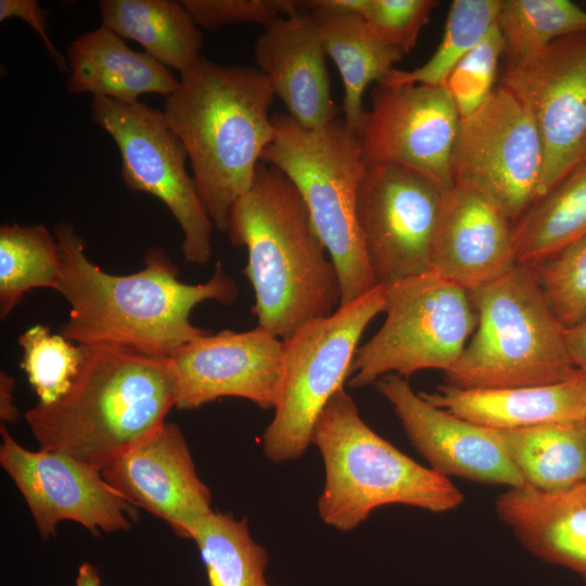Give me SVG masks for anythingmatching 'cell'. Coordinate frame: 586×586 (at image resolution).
Returning a JSON list of instances; mask_svg holds the SVG:
<instances>
[{
    "instance_id": "1",
    "label": "cell",
    "mask_w": 586,
    "mask_h": 586,
    "mask_svg": "<svg viewBox=\"0 0 586 586\" xmlns=\"http://www.w3.org/2000/svg\"><path fill=\"white\" fill-rule=\"evenodd\" d=\"M54 234L62 258L56 292L71 306L61 334L76 344L170 358L207 333L190 320L195 306L206 301L230 305L238 297V286L220 262L207 281L189 284L179 279V269L163 249L151 247L144 268L113 275L89 260L84 240L71 224L59 222Z\"/></svg>"
},
{
    "instance_id": "2",
    "label": "cell",
    "mask_w": 586,
    "mask_h": 586,
    "mask_svg": "<svg viewBox=\"0 0 586 586\" xmlns=\"http://www.w3.org/2000/svg\"><path fill=\"white\" fill-rule=\"evenodd\" d=\"M226 232L233 245L246 247L244 275L254 291L258 327L284 341L340 307L337 270L304 199L276 167L259 163Z\"/></svg>"
},
{
    "instance_id": "3",
    "label": "cell",
    "mask_w": 586,
    "mask_h": 586,
    "mask_svg": "<svg viewBox=\"0 0 586 586\" xmlns=\"http://www.w3.org/2000/svg\"><path fill=\"white\" fill-rule=\"evenodd\" d=\"M273 97L257 68L202 56L165 98L166 122L182 142L201 200L221 232L273 139Z\"/></svg>"
},
{
    "instance_id": "4",
    "label": "cell",
    "mask_w": 586,
    "mask_h": 586,
    "mask_svg": "<svg viewBox=\"0 0 586 586\" xmlns=\"http://www.w3.org/2000/svg\"><path fill=\"white\" fill-rule=\"evenodd\" d=\"M84 357L68 390L25 412L40 449L102 471L164 422L176 406L169 358L106 345H81Z\"/></svg>"
},
{
    "instance_id": "5",
    "label": "cell",
    "mask_w": 586,
    "mask_h": 586,
    "mask_svg": "<svg viewBox=\"0 0 586 586\" xmlns=\"http://www.w3.org/2000/svg\"><path fill=\"white\" fill-rule=\"evenodd\" d=\"M313 444L321 453L326 472L318 512L336 530L356 528L384 505L445 512L463 501L448 476L419 464L371 430L345 388L319 416Z\"/></svg>"
},
{
    "instance_id": "6",
    "label": "cell",
    "mask_w": 586,
    "mask_h": 586,
    "mask_svg": "<svg viewBox=\"0 0 586 586\" xmlns=\"http://www.w3.org/2000/svg\"><path fill=\"white\" fill-rule=\"evenodd\" d=\"M477 316L472 339L448 385L504 388L559 383L576 377L565 340L533 265L515 264L504 276L469 291Z\"/></svg>"
},
{
    "instance_id": "7",
    "label": "cell",
    "mask_w": 586,
    "mask_h": 586,
    "mask_svg": "<svg viewBox=\"0 0 586 586\" xmlns=\"http://www.w3.org/2000/svg\"><path fill=\"white\" fill-rule=\"evenodd\" d=\"M273 139L262 162L282 171L296 187L340 278L341 305L370 292L375 283L356 214L366 168L359 137L336 118L307 129L289 114L272 116Z\"/></svg>"
},
{
    "instance_id": "8",
    "label": "cell",
    "mask_w": 586,
    "mask_h": 586,
    "mask_svg": "<svg viewBox=\"0 0 586 586\" xmlns=\"http://www.w3.org/2000/svg\"><path fill=\"white\" fill-rule=\"evenodd\" d=\"M385 286V320L358 347L348 385L360 388L395 373L405 379L425 369L450 370L477 324L469 292L426 272Z\"/></svg>"
},
{
    "instance_id": "9",
    "label": "cell",
    "mask_w": 586,
    "mask_h": 586,
    "mask_svg": "<svg viewBox=\"0 0 586 586\" xmlns=\"http://www.w3.org/2000/svg\"><path fill=\"white\" fill-rule=\"evenodd\" d=\"M384 306L385 286L378 284L283 341L282 391L263 436L268 459H297L313 443L319 416L333 395L344 388L361 335Z\"/></svg>"
},
{
    "instance_id": "10",
    "label": "cell",
    "mask_w": 586,
    "mask_h": 586,
    "mask_svg": "<svg viewBox=\"0 0 586 586\" xmlns=\"http://www.w3.org/2000/svg\"><path fill=\"white\" fill-rule=\"evenodd\" d=\"M90 107L93 122L119 150L126 188L162 201L182 231L186 262L206 265L212 256L214 225L187 170V151L163 111L141 101L123 103L103 97H93Z\"/></svg>"
},
{
    "instance_id": "11",
    "label": "cell",
    "mask_w": 586,
    "mask_h": 586,
    "mask_svg": "<svg viewBox=\"0 0 586 586\" xmlns=\"http://www.w3.org/2000/svg\"><path fill=\"white\" fill-rule=\"evenodd\" d=\"M543 146L524 104L499 85L460 118L453 150L454 183L473 189L515 224L538 200Z\"/></svg>"
},
{
    "instance_id": "12",
    "label": "cell",
    "mask_w": 586,
    "mask_h": 586,
    "mask_svg": "<svg viewBox=\"0 0 586 586\" xmlns=\"http://www.w3.org/2000/svg\"><path fill=\"white\" fill-rule=\"evenodd\" d=\"M500 85L524 104L538 131L544 155L539 200L586 166V30L507 64Z\"/></svg>"
},
{
    "instance_id": "13",
    "label": "cell",
    "mask_w": 586,
    "mask_h": 586,
    "mask_svg": "<svg viewBox=\"0 0 586 586\" xmlns=\"http://www.w3.org/2000/svg\"><path fill=\"white\" fill-rule=\"evenodd\" d=\"M442 192L404 167L366 163L357 222L377 284L431 271V243Z\"/></svg>"
},
{
    "instance_id": "14",
    "label": "cell",
    "mask_w": 586,
    "mask_h": 586,
    "mask_svg": "<svg viewBox=\"0 0 586 586\" xmlns=\"http://www.w3.org/2000/svg\"><path fill=\"white\" fill-rule=\"evenodd\" d=\"M460 116L444 86L377 85L359 133L366 163L407 168L442 193L451 189Z\"/></svg>"
},
{
    "instance_id": "15",
    "label": "cell",
    "mask_w": 586,
    "mask_h": 586,
    "mask_svg": "<svg viewBox=\"0 0 586 586\" xmlns=\"http://www.w3.org/2000/svg\"><path fill=\"white\" fill-rule=\"evenodd\" d=\"M0 463L25 499L42 538L56 535L63 521H74L93 535L131 527L137 512L113 489L101 471L64 454L29 450L1 424Z\"/></svg>"
},
{
    "instance_id": "16",
    "label": "cell",
    "mask_w": 586,
    "mask_h": 586,
    "mask_svg": "<svg viewBox=\"0 0 586 586\" xmlns=\"http://www.w3.org/2000/svg\"><path fill=\"white\" fill-rule=\"evenodd\" d=\"M283 341L267 330H222L180 347L169 359L176 379V408L194 409L220 397L276 408L283 385Z\"/></svg>"
},
{
    "instance_id": "17",
    "label": "cell",
    "mask_w": 586,
    "mask_h": 586,
    "mask_svg": "<svg viewBox=\"0 0 586 586\" xmlns=\"http://www.w3.org/2000/svg\"><path fill=\"white\" fill-rule=\"evenodd\" d=\"M107 484L135 507L164 520L191 539L195 523L212 512V494L195 469L189 446L173 422L111 460L101 471Z\"/></svg>"
},
{
    "instance_id": "18",
    "label": "cell",
    "mask_w": 586,
    "mask_h": 586,
    "mask_svg": "<svg viewBox=\"0 0 586 586\" xmlns=\"http://www.w3.org/2000/svg\"><path fill=\"white\" fill-rule=\"evenodd\" d=\"M374 384L432 469L480 483L525 485L494 430L431 405L398 374H385Z\"/></svg>"
},
{
    "instance_id": "19",
    "label": "cell",
    "mask_w": 586,
    "mask_h": 586,
    "mask_svg": "<svg viewBox=\"0 0 586 586\" xmlns=\"http://www.w3.org/2000/svg\"><path fill=\"white\" fill-rule=\"evenodd\" d=\"M512 222L480 192L455 184L442 193L431 243V272L472 291L517 264Z\"/></svg>"
},
{
    "instance_id": "20",
    "label": "cell",
    "mask_w": 586,
    "mask_h": 586,
    "mask_svg": "<svg viewBox=\"0 0 586 586\" xmlns=\"http://www.w3.org/2000/svg\"><path fill=\"white\" fill-rule=\"evenodd\" d=\"M254 59L288 114L307 129L339 118L316 24L308 12L281 16L256 38Z\"/></svg>"
},
{
    "instance_id": "21",
    "label": "cell",
    "mask_w": 586,
    "mask_h": 586,
    "mask_svg": "<svg viewBox=\"0 0 586 586\" xmlns=\"http://www.w3.org/2000/svg\"><path fill=\"white\" fill-rule=\"evenodd\" d=\"M419 394L437 408L496 431L582 423L586 416V378L582 372L546 385L460 388L445 384L433 393Z\"/></svg>"
},
{
    "instance_id": "22",
    "label": "cell",
    "mask_w": 586,
    "mask_h": 586,
    "mask_svg": "<svg viewBox=\"0 0 586 586\" xmlns=\"http://www.w3.org/2000/svg\"><path fill=\"white\" fill-rule=\"evenodd\" d=\"M495 509L527 550L586 582V482L558 493L510 487Z\"/></svg>"
},
{
    "instance_id": "23",
    "label": "cell",
    "mask_w": 586,
    "mask_h": 586,
    "mask_svg": "<svg viewBox=\"0 0 586 586\" xmlns=\"http://www.w3.org/2000/svg\"><path fill=\"white\" fill-rule=\"evenodd\" d=\"M66 89L123 103L148 93L170 95L179 80L170 68L143 52L131 50L111 29L100 26L75 38L67 48Z\"/></svg>"
},
{
    "instance_id": "24",
    "label": "cell",
    "mask_w": 586,
    "mask_h": 586,
    "mask_svg": "<svg viewBox=\"0 0 586 586\" xmlns=\"http://www.w3.org/2000/svg\"><path fill=\"white\" fill-rule=\"evenodd\" d=\"M326 55L336 65L343 82L342 112L345 124L358 136L364 127V93L380 85L405 53L382 41L357 15L328 11L308 12Z\"/></svg>"
},
{
    "instance_id": "25",
    "label": "cell",
    "mask_w": 586,
    "mask_h": 586,
    "mask_svg": "<svg viewBox=\"0 0 586 586\" xmlns=\"http://www.w3.org/2000/svg\"><path fill=\"white\" fill-rule=\"evenodd\" d=\"M102 26L180 74L202 58L203 34L181 1L101 0Z\"/></svg>"
},
{
    "instance_id": "26",
    "label": "cell",
    "mask_w": 586,
    "mask_h": 586,
    "mask_svg": "<svg viewBox=\"0 0 586 586\" xmlns=\"http://www.w3.org/2000/svg\"><path fill=\"white\" fill-rule=\"evenodd\" d=\"M525 485L545 493L586 482V431L581 422L496 431Z\"/></svg>"
},
{
    "instance_id": "27",
    "label": "cell",
    "mask_w": 586,
    "mask_h": 586,
    "mask_svg": "<svg viewBox=\"0 0 586 586\" xmlns=\"http://www.w3.org/2000/svg\"><path fill=\"white\" fill-rule=\"evenodd\" d=\"M586 237V166L566 176L512 226L517 264L536 265Z\"/></svg>"
},
{
    "instance_id": "28",
    "label": "cell",
    "mask_w": 586,
    "mask_h": 586,
    "mask_svg": "<svg viewBox=\"0 0 586 586\" xmlns=\"http://www.w3.org/2000/svg\"><path fill=\"white\" fill-rule=\"evenodd\" d=\"M61 250L43 225L0 227V318H7L36 288L58 291Z\"/></svg>"
},
{
    "instance_id": "29",
    "label": "cell",
    "mask_w": 586,
    "mask_h": 586,
    "mask_svg": "<svg viewBox=\"0 0 586 586\" xmlns=\"http://www.w3.org/2000/svg\"><path fill=\"white\" fill-rule=\"evenodd\" d=\"M205 564L209 586H268L266 550L256 544L246 519L209 512L191 531Z\"/></svg>"
},
{
    "instance_id": "30",
    "label": "cell",
    "mask_w": 586,
    "mask_h": 586,
    "mask_svg": "<svg viewBox=\"0 0 586 586\" xmlns=\"http://www.w3.org/2000/svg\"><path fill=\"white\" fill-rule=\"evenodd\" d=\"M496 24L508 64H515L561 37L586 30V11L568 0H500Z\"/></svg>"
},
{
    "instance_id": "31",
    "label": "cell",
    "mask_w": 586,
    "mask_h": 586,
    "mask_svg": "<svg viewBox=\"0 0 586 586\" xmlns=\"http://www.w3.org/2000/svg\"><path fill=\"white\" fill-rule=\"evenodd\" d=\"M500 0H455L441 43L432 56L412 71L392 69L382 86L424 84L444 86L459 61L495 25Z\"/></svg>"
},
{
    "instance_id": "32",
    "label": "cell",
    "mask_w": 586,
    "mask_h": 586,
    "mask_svg": "<svg viewBox=\"0 0 586 586\" xmlns=\"http://www.w3.org/2000/svg\"><path fill=\"white\" fill-rule=\"evenodd\" d=\"M75 344L42 324L33 326L18 336L23 351L21 368L40 404H52L71 388L84 357L82 346Z\"/></svg>"
},
{
    "instance_id": "33",
    "label": "cell",
    "mask_w": 586,
    "mask_h": 586,
    "mask_svg": "<svg viewBox=\"0 0 586 586\" xmlns=\"http://www.w3.org/2000/svg\"><path fill=\"white\" fill-rule=\"evenodd\" d=\"M533 266L560 323H586V237Z\"/></svg>"
},
{
    "instance_id": "34",
    "label": "cell",
    "mask_w": 586,
    "mask_h": 586,
    "mask_svg": "<svg viewBox=\"0 0 586 586\" xmlns=\"http://www.w3.org/2000/svg\"><path fill=\"white\" fill-rule=\"evenodd\" d=\"M504 52V38L495 23L450 72L445 87L460 118L474 113L494 91L498 62Z\"/></svg>"
},
{
    "instance_id": "35",
    "label": "cell",
    "mask_w": 586,
    "mask_h": 586,
    "mask_svg": "<svg viewBox=\"0 0 586 586\" xmlns=\"http://www.w3.org/2000/svg\"><path fill=\"white\" fill-rule=\"evenodd\" d=\"M438 3L435 0H368L362 18L382 41L406 54L416 46Z\"/></svg>"
},
{
    "instance_id": "36",
    "label": "cell",
    "mask_w": 586,
    "mask_h": 586,
    "mask_svg": "<svg viewBox=\"0 0 586 586\" xmlns=\"http://www.w3.org/2000/svg\"><path fill=\"white\" fill-rule=\"evenodd\" d=\"M200 28L217 31L233 24L254 23L266 27L290 13L289 0H181Z\"/></svg>"
},
{
    "instance_id": "37",
    "label": "cell",
    "mask_w": 586,
    "mask_h": 586,
    "mask_svg": "<svg viewBox=\"0 0 586 586\" xmlns=\"http://www.w3.org/2000/svg\"><path fill=\"white\" fill-rule=\"evenodd\" d=\"M12 17L21 18L29 25L42 40L59 69L68 73L66 58L58 50L49 36L47 12L36 0H0V22Z\"/></svg>"
},
{
    "instance_id": "38",
    "label": "cell",
    "mask_w": 586,
    "mask_h": 586,
    "mask_svg": "<svg viewBox=\"0 0 586 586\" xmlns=\"http://www.w3.org/2000/svg\"><path fill=\"white\" fill-rule=\"evenodd\" d=\"M565 340L574 366L586 378V323L565 329Z\"/></svg>"
},
{
    "instance_id": "39",
    "label": "cell",
    "mask_w": 586,
    "mask_h": 586,
    "mask_svg": "<svg viewBox=\"0 0 586 586\" xmlns=\"http://www.w3.org/2000/svg\"><path fill=\"white\" fill-rule=\"evenodd\" d=\"M14 379L3 370L0 372V419L2 423L15 422L18 410L14 403Z\"/></svg>"
},
{
    "instance_id": "40",
    "label": "cell",
    "mask_w": 586,
    "mask_h": 586,
    "mask_svg": "<svg viewBox=\"0 0 586 586\" xmlns=\"http://www.w3.org/2000/svg\"><path fill=\"white\" fill-rule=\"evenodd\" d=\"M77 586H101V579L95 568L89 563H82L78 569Z\"/></svg>"
},
{
    "instance_id": "41",
    "label": "cell",
    "mask_w": 586,
    "mask_h": 586,
    "mask_svg": "<svg viewBox=\"0 0 586 586\" xmlns=\"http://www.w3.org/2000/svg\"><path fill=\"white\" fill-rule=\"evenodd\" d=\"M582 423H583V425H584V428H585V431H586V416H585V418H584V420H583Z\"/></svg>"
}]
</instances>
